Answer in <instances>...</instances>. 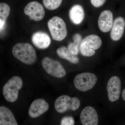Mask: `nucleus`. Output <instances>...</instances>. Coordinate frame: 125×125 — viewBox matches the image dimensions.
Returning <instances> with one entry per match:
<instances>
[{
    "instance_id": "f257e3e1",
    "label": "nucleus",
    "mask_w": 125,
    "mask_h": 125,
    "mask_svg": "<svg viewBox=\"0 0 125 125\" xmlns=\"http://www.w3.org/2000/svg\"><path fill=\"white\" fill-rule=\"evenodd\" d=\"M12 53L16 58L26 64H33L37 60L35 49L27 43H19L16 44L13 47Z\"/></svg>"
},
{
    "instance_id": "f03ea898",
    "label": "nucleus",
    "mask_w": 125,
    "mask_h": 125,
    "mask_svg": "<svg viewBox=\"0 0 125 125\" xmlns=\"http://www.w3.org/2000/svg\"><path fill=\"white\" fill-rule=\"evenodd\" d=\"M23 85V81L19 76H14L10 79L2 89L5 99L10 102H14L18 99L19 91Z\"/></svg>"
},
{
    "instance_id": "7ed1b4c3",
    "label": "nucleus",
    "mask_w": 125,
    "mask_h": 125,
    "mask_svg": "<svg viewBox=\"0 0 125 125\" xmlns=\"http://www.w3.org/2000/svg\"><path fill=\"white\" fill-rule=\"evenodd\" d=\"M47 24L54 40L61 41L66 37L67 34V27L65 23L62 18L54 16L48 21Z\"/></svg>"
},
{
    "instance_id": "20e7f679",
    "label": "nucleus",
    "mask_w": 125,
    "mask_h": 125,
    "mask_svg": "<svg viewBox=\"0 0 125 125\" xmlns=\"http://www.w3.org/2000/svg\"><path fill=\"white\" fill-rule=\"evenodd\" d=\"M102 39L98 36L91 34L85 37L82 40L80 46L81 54L85 57H91L95 54V50L102 46Z\"/></svg>"
},
{
    "instance_id": "39448f33",
    "label": "nucleus",
    "mask_w": 125,
    "mask_h": 125,
    "mask_svg": "<svg viewBox=\"0 0 125 125\" xmlns=\"http://www.w3.org/2000/svg\"><path fill=\"white\" fill-rule=\"evenodd\" d=\"M97 78L94 74L85 72L78 74L74 79L75 87L78 90L85 92L92 89L95 85Z\"/></svg>"
},
{
    "instance_id": "423d86ee",
    "label": "nucleus",
    "mask_w": 125,
    "mask_h": 125,
    "mask_svg": "<svg viewBox=\"0 0 125 125\" xmlns=\"http://www.w3.org/2000/svg\"><path fill=\"white\" fill-rule=\"evenodd\" d=\"M80 105V101L76 97H71L67 95L60 96L56 99L55 107L59 113H63L68 110L75 111Z\"/></svg>"
},
{
    "instance_id": "0eeeda50",
    "label": "nucleus",
    "mask_w": 125,
    "mask_h": 125,
    "mask_svg": "<svg viewBox=\"0 0 125 125\" xmlns=\"http://www.w3.org/2000/svg\"><path fill=\"white\" fill-rule=\"evenodd\" d=\"M42 65L47 73L57 78H62L66 74V72L59 62L46 57L42 59Z\"/></svg>"
},
{
    "instance_id": "6e6552de",
    "label": "nucleus",
    "mask_w": 125,
    "mask_h": 125,
    "mask_svg": "<svg viewBox=\"0 0 125 125\" xmlns=\"http://www.w3.org/2000/svg\"><path fill=\"white\" fill-rule=\"evenodd\" d=\"M24 13L29 16L30 19L34 21L42 20L45 15V11L43 6L37 1L29 2L24 9Z\"/></svg>"
},
{
    "instance_id": "1a4fd4ad",
    "label": "nucleus",
    "mask_w": 125,
    "mask_h": 125,
    "mask_svg": "<svg viewBox=\"0 0 125 125\" xmlns=\"http://www.w3.org/2000/svg\"><path fill=\"white\" fill-rule=\"evenodd\" d=\"M121 87V83L118 77L113 76L109 79L107 85L108 96L109 101L114 102L119 99Z\"/></svg>"
},
{
    "instance_id": "9d476101",
    "label": "nucleus",
    "mask_w": 125,
    "mask_h": 125,
    "mask_svg": "<svg viewBox=\"0 0 125 125\" xmlns=\"http://www.w3.org/2000/svg\"><path fill=\"white\" fill-rule=\"evenodd\" d=\"M49 108V104L44 99H36L30 106L29 114L32 118H37L46 112Z\"/></svg>"
},
{
    "instance_id": "9b49d317",
    "label": "nucleus",
    "mask_w": 125,
    "mask_h": 125,
    "mask_svg": "<svg viewBox=\"0 0 125 125\" xmlns=\"http://www.w3.org/2000/svg\"><path fill=\"white\" fill-rule=\"evenodd\" d=\"M83 125H98V117L97 112L94 108L87 106L83 109L80 116Z\"/></svg>"
},
{
    "instance_id": "f8f14e48",
    "label": "nucleus",
    "mask_w": 125,
    "mask_h": 125,
    "mask_svg": "<svg viewBox=\"0 0 125 125\" xmlns=\"http://www.w3.org/2000/svg\"><path fill=\"white\" fill-rule=\"evenodd\" d=\"M113 23V14L109 10H105L100 14L98 20L99 28L103 32H107L111 29Z\"/></svg>"
},
{
    "instance_id": "ddd939ff",
    "label": "nucleus",
    "mask_w": 125,
    "mask_h": 125,
    "mask_svg": "<svg viewBox=\"0 0 125 125\" xmlns=\"http://www.w3.org/2000/svg\"><path fill=\"white\" fill-rule=\"evenodd\" d=\"M31 40L34 45L40 49L48 48L51 42V38L48 34L42 31H38L33 33Z\"/></svg>"
},
{
    "instance_id": "4468645a",
    "label": "nucleus",
    "mask_w": 125,
    "mask_h": 125,
    "mask_svg": "<svg viewBox=\"0 0 125 125\" xmlns=\"http://www.w3.org/2000/svg\"><path fill=\"white\" fill-rule=\"evenodd\" d=\"M125 28V19L121 16L116 18L113 22L110 34L112 40L114 41L120 40L123 36Z\"/></svg>"
},
{
    "instance_id": "2eb2a0df",
    "label": "nucleus",
    "mask_w": 125,
    "mask_h": 125,
    "mask_svg": "<svg viewBox=\"0 0 125 125\" xmlns=\"http://www.w3.org/2000/svg\"><path fill=\"white\" fill-rule=\"evenodd\" d=\"M69 17L72 22L75 25H79L84 20V10L82 6L79 4L74 5L70 10Z\"/></svg>"
},
{
    "instance_id": "dca6fc26",
    "label": "nucleus",
    "mask_w": 125,
    "mask_h": 125,
    "mask_svg": "<svg viewBox=\"0 0 125 125\" xmlns=\"http://www.w3.org/2000/svg\"><path fill=\"white\" fill-rule=\"evenodd\" d=\"M0 125H18L12 112L4 106L0 107Z\"/></svg>"
},
{
    "instance_id": "f3484780",
    "label": "nucleus",
    "mask_w": 125,
    "mask_h": 125,
    "mask_svg": "<svg viewBox=\"0 0 125 125\" xmlns=\"http://www.w3.org/2000/svg\"><path fill=\"white\" fill-rule=\"evenodd\" d=\"M57 53L60 58L65 59L74 64L79 62V59L76 56L72 54L68 48L65 46L59 48L57 50Z\"/></svg>"
},
{
    "instance_id": "a211bd4d",
    "label": "nucleus",
    "mask_w": 125,
    "mask_h": 125,
    "mask_svg": "<svg viewBox=\"0 0 125 125\" xmlns=\"http://www.w3.org/2000/svg\"><path fill=\"white\" fill-rule=\"evenodd\" d=\"M10 13V8L9 5L4 2L0 3V32L4 29Z\"/></svg>"
},
{
    "instance_id": "6ab92c4d",
    "label": "nucleus",
    "mask_w": 125,
    "mask_h": 125,
    "mask_svg": "<svg viewBox=\"0 0 125 125\" xmlns=\"http://www.w3.org/2000/svg\"><path fill=\"white\" fill-rule=\"evenodd\" d=\"M62 0H43L45 7L50 10H54L60 7Z\"/></svg>"
},
{
    "instance_id": "aec40b11",
    "label": "nucleus",
    "mask_w": 125,
    "mask_h": 125,
    "mask_svg": "<svg viewBox=\"0 0 125 125\" xmlns=\"http://www.w3.org/2000/svg\"><path fill=\"white\" fill-rule=\"evenodd\" d=\"M80 46V45H78L75 43L71 42L68 45L67 48L72 54L76 56L79 54Z\"/></svg>"
},
{
    "instance_id": "412c9836",
    "label": "nucleus",
    "mask_w": 125,
    "mask_h": 125,
    "mask_svg": "<svg viewBox=\"0 0 125 125\" xmlns=\"http://www.w3.org/2000/svg\"><path fill=\"white\" fill-rule=\"evenodd\" d=\"M74 118L71 116L63 117L61 121V125H74Z\"/></svg>"
},
{
    "instance_id": "4be33fe9",
    "label": "nucleus",
    "mask_w": 125,
    "mask_h": 125,
    "mask_svg": "<svg viewBox=\"0 0 125 125\" xmlns=\"http://www.w3.org/2000/svg\"><path fill=\"white\" fill-rule=\"evenodd\" d=\"M92 5L94 7H99L104 4L106 0H90Z\"/></svg>"
},
{
    "instance_id": "5701e85b",
    "label": "nucleus",
    "mask_w": 125,
    "mask_h": 125,
    "mask_svg": "<svg viewBox=\"0 0 125 125\" xmlns=\"http://www.w3.org/2000/svg\"><path fill=\"white\" fill-rule=\"evenodd\" d=\"M74 42L78 45H80L81 43L82 42V36L79 34L76 33L74 35L73 37Z\"/></svg>"
},
{
    "instance_id": "b1692460",
    "label": "nucleus",
    "mask_w": 125,
    "mask_h": 125,
    "mask_svg": "<svg viewBox=\"0 0 125 125\" xmlns=\"http://www.w3.org/2000/svg\"><path fill=\"white\" fill-rule=\"evenodd\" d=\"M122 97L123 100L125 101V88L123 90L122 93Z\"/></svg>"
}]
</instances>
